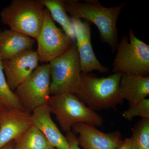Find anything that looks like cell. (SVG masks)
I'll return each mask as SVG.
<instances>
[{"label": "cell", "mask_w": 149, "mask_h": 149, "mask_svg": "<svg viewBox=\"0 0 149 149\" xmlns=\"http://www.w3.org/2000/svg\"><path fill=\"white\" fill-rule=\"evenodd\" d=\"M4 108V107L1 104H0V113H1L2 111L3 110V109Z\"/></svg>", "instance_id": "24"}, {"label": "cell", "mask_w": 149, "mask_h": 149, "mask_svg": "<svg viewBox=\"0 0 149 149\" xmlns=\"http://www.w3.org/2000/svg\"><path fill=\"white\" fill-rule=\"evenodd\" d=\"M32 113L21 109L5 108L0 113V149L32 126Z\"/></svg>", "instance_id": "12"}, {"label": "cell", "mask_w": 149, "mask_h": 149, "mask_svg": "<svg viewBox=\"0 0 149 149\" xmlns=\"http://www.w3.org/2000/svg\"><path fill=\"white\" fill-rule=\"evenodd\" d=\"M128 36L123 35L119 40L112 72L148 76L149 45L137 38L132 29Z\"/></svg>", "instance_id": "5"}, {"label": "cell", "mask_w": 149, "mask_h": 149, "mask_svg": "<svg viewBox=\"0 0 149 149\" xmlns=\"http://www.w3.org/2000/svg\"><path fill=\"white\" fill-rule=\"evenodd\" d=\"M71 19L75 32L82 73H90L93 70L102 73L108 72V68L100 62L93 51L91 43V23L76 19Z\"/></svg>", "instance_id": "9"}, {"label": "cell", "mask_w": 149, "mask_h": 149, "mask_svg": "<svg viewBox=\"0 0 149 149\" xmlns=\"http://www.w3.org/2000/svg\"><path fill=\"white\" fill-rule=\"evenodd\" d=\"M45 135L32 125L13 141V149H54Z\"/></svg>", "instance_id": "17"}, {"label": "cell", "mask_w": 149, "mask_h": 149, "mask_svg": "<svg viewBox=\"0 0 149 149\" xmlns=\"http://www.w3.org/2000/svg\"><path fill=\"white\" fill-rule=\"evenodd\" d=\"M47 104L51 113L56 118L63 131H71L72 125L84 123L100 127L104 120L101 116L80 100L74 94L64 93L51 95Z\"/></svg>", "instance_id": "4"}, {"label": "cell", "mask_w": 149, "mask_h": 149, "mask_svg": "<svg viewBox=\"0 0 149 149\" xmlns=\"http://www.w3.org/2000/svg\"><path fill=\"white\" fill-rule=\"evenodd\" d=\"M0 104L7 109H23L13 92L7 83L3 68L2 60L0 58Z\"/></svg>", "instance_id": "19"}, {"label": "cell", "mask_w": 149, "mask_h": 149, "mask_svg": "<svg viewBox=\"0 0 149 149\" xmlns=\"http://www.w3.org/2000/svg\"><path fill=\"white\" fill-rule=\"evenodd\" d=\"M36 40V52L39 61L46 63L64 53L75 41L57 27L46 8L44 11L42 26Z\"/></svg>", "instance_id": "8"}, {"label": "cell", "mask_w": 149, "mask_h": 149, "mask_svg": "<svg viewBox=\"0 0 149 149\" xmlns=\"http://www.w3.org/2000/svg\"><path fill=\"white\" fill-rule=\"evenodd\" d=\"M123 98L129 103L146 98L149 95V76L123 74L119 85Z\"/></svg>", "instance_id": "15"}, {"label": "cell", "mask_w": 149, "mask_h": 149, "mask_svg": "<svg viewBox=\"0 0 149 149\" xmlns=\"http://www.w3.org/2000/svg\"><path fill=\"white\" fill-rule=\"evenodd\" d=\"M67 140L69 143V146L68 149H81L79 147L77 142V138L72 132L70 131L66 133Z\"/></svg>", "instance_id": "21"}, {"label": "cell", "mask_w": 149, "mask_h": 149, "mask_svg": "<svg viewBox=\"0 0 149 149\" xmlns=\"http://www.w3.org/2000/svg\"><path fill=\"white\" fill-rule=\"evenodd\" d=\"M123 116L131 120L136 116L149 118V99L145 98L136 102L129 103L128 109L123 111Z\"/></svg>", "instance_id": "20"}, {"label": "cell", "mask_w": 149, "mask_h": 149, "mask_svg": "<svg viewBox=\"0 0 149 149\" xmlns=\"http://www.w3.org/2000/svg\"><path fill=\"white\" fill-rule=\"evenodd\" d=\"M49 63L39 65L14 92L22 109L29 112L47 104L51 96Z\"/></svg>", "instance_id": "7"}, {"label": "cell", "mask_w": 149, "mask_h": 149, "mask_svg": "<svg viewBox=\"0 0 149 149\" xmlns=\"http://www.w3.org/2000/svg\"><path fill=\"white\" fill-rule=\"evenodd\" d=\"M49 63L51 95H74L80 85L82 72L76 41L64 53Z\"/></svg>", "instance_id": "6"}, {"label": "cell", "mask_w": 149, "mask_h": 149, "mask_svg": "<svg viewBox=\"0 0 149 149\" xmlns=\"http://www.w3.org/2000/svg\"><path fill=\"white\" fill-rule=\"evenodd\" d=\"M35 40L11 29L0 31V58L2 60L9 59L25 51L32 49Z\"/></svg>", "instance_id": "14"}, {"label": "cell", "mask_w": 149, "mask_h": 149, "mask_svg": "<svg viewBox=\"0 0 149 149\" xmlns=\"http://www.w3.org/2000/svg\"><path fill=\"white\" fill-rule=\"evenodd\" d=\"M39 61L37 52L32 49L2 60L7 83L13 92L39 66Z\"/></svg>", "instance_id": "11"}, {"label": "cell", "mask_w": 149, "mask_h": 149, "mask_svg": "<svg viewBox=\"0 0 149 149\" xmlns=\"http://www.w3.org/2000/svg\"><path fill=\"white\" fill-rule=\"evenodd\" d=\"M72 129L73 134L79 135L77 142L83 149H116L123 142L119 131L104 133L84 123H75Z\"/></svg>", "instance_id": "10"}, {"label": "cell", "mask_w": 149, "mask_h": 149, "mask_svg": "<svg viewBox=\"0 0 149 149\" xmlns=\"http://www.w3.org/2000/svg\"><path fill=\"white\" fill-rule=\"evenodd\" d=\"M123 73L116 72L108 77L81 72L79 88L74 95L93 110L115 109L124 100L119 85Z\"/></svg>", "instance_id": "2"}, {"label": "cell", "mask_w": 149, "mask_h": 149, "mask_svg": "<svg viewBox=\"0 0 149 149\" xmlns=\"http://www.w3.org/2000/svg\"><path fill=\"white\" fill-rule=\"evenodd\" d=\"M133 149H149V118H142L131 129Z\"/></svg>", "instance_id": "18"}, {"label": "cell", "mask_w": 149, "mask_h": 149, "mask_svg": "<svg viewBox=\"0 0 149 149\" xmlns=\"http://www.w3.org/2000/svg\"><path fill=\"white\" fill-rule=\"evenodd\" d=\"M45 8L40 0H13L1 11V22L36 40L42 26Z\"/></svg>", "instance_id": "3"}, {"label": "cell", "mask_w": 149, "mask_h": 149, "mask_svg": "<svg viewBox=\"0 0 149 149\" xmlns=\"http://www.w3.org/2000/svg\"><path fill=\"white\" fill-rule=\"evenodd\" d=\"M1 149H13V141L10 142Z\"/></svg>", "instance_id": "23"}, {"label": "cell", "mask_w": 149, "mask_h": 149, "mask_svg": "<svg viewBox=\"0 0 149 149\" xmlns=\"http://www.w3.org/2000/svg\"></svg>", "instance_id": "25"}, {"label": "cell", "mask_w": 149, "mask_h": 149, "mask_svg": "<svg viewBox=\"0 0 149 149\" xmlns=\"http://www.w3.org/2000/svg\"><path fill=\"white\" fill-rule=\"evenodd\" d=\"M48 104L37 108L32 113V125L40 130L51 145L58 149H68L69 143L54 122Z\"/></svg>", "instance_id": "13"}, {"label": "cell", "mask_w": 149, "mask_h": 149, "mask_svg": "<svg viewBox=\"0 0 149 149\" xmlns=\"http://www.w3.org/2000/svg\"><path fill=\"white\" fill-rule=\"evenodd\" d=\"M67 13L72 18L93 23L97 27L100 39L110 47L111 52H116L119 42L117 23L121 11L127 4L123 2L118 5L106 7L98 0H64Z\"/></svg>", "instance_id": "1"}, {"label": "cell", "mask_w": 149, "mask_h": 149, "mask_svg": "<svg viewBox=\"0 0 149 149\" xmlns=\"http://www.w3.org/2000/svg\"><path fill=\"white\" fill-rule=\"evenodd\" d=\"M116 149H133L131 138H127L123 141L122 145Z\"/></svg>", "instance_id": "22"}, {"label": "cell", "mask_w": 149, "mask_h": 149, "mask_svg": "<svg viewBox=\"0 0 149 149\" xmlns=\"http://www.w3.org/2000/svg\"><path fill=\"white\" fill-rule=\"evenodd\" d=\"M40 1L49 12L54 21L56 22L61 26L66 35L73 41H76L72 19L70 18L67 13L64 0Z\"/></svg>", "instance_id": "16"}]
</instances>
